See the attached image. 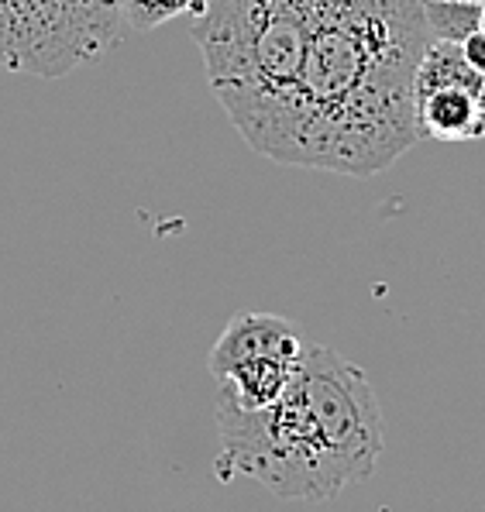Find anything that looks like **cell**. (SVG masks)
Instances as JSON below:
<instances>
[{"label": "cell", "instance_id": "3957f363", "mask_svg": "<svg viewBox=\"0 0 485 512\" xmlns=\"http://www.w3.org/2000/svg\"><path fill=\"white\" fill-rule=\"evenodd\" d=\"M314 0H210L193 21L207 83L258 155L289 165Z\"/></svg>", "mask_w": 485, "mask_h": 512}, {"label": "cell", "instance_id": "7a4b0ae2", "mask_svg": "<svg viewBox=\"0 0 485 512\" xmlns=\"http://www.w3.org/2000/svg\"><path fill=\"white\" fill-rule=\"evenodd\" d=\"M217 475H248L279 499L327 502L362 485L382 454V413L369 375L331 348H303L286 392L262 409L214 403Z\"/></svg>", "mask_w": 485, "mask_h": 512}, {"label": "cell", "instance_id": "30bf717a", "mask_svg": "<svg viewBox=\"0 0 485 512\" xmlns=\"http://www.w3.org/2000/svg\"><path fill=\"white\" fill-rule=\"evenodd\" d=\"M482 31H485V0H482Z\"/></svg>", "mask_w": 485, "mask_h": 512}, {"label": "cell", "instance_id": "6da1fadb", "mask_svg": "<svg viewBox=\"0 0 485 512\" xmlns=\"http://www.w3.org/2000/svg\"><path fill=\"white\" fill-rule=\"evenodd\" d=\"M430 42L424 0H314L289 165L365 179L410 152Z\"/></svg>", "mask_w": 485, "mask_h": 512}, {"label": "cell", "instance_id": "277c9868", "mask_svg": "<svg viewBox=\"0 0 485 512\" xmlns=\"http://www.w3.org/2000/svg\"><path fill=\"white\" fill-rule=\"evenodd\" d=\"M121 0H0V69L59 80L111 52Z\"/></svg>", "mask_w": 485, "mask_h": 512}, {"label": "cell", "instance_id": "ba28073f", "mask_svg": "<svg viewBox=\"0 0 485 512\" xmlns=\"http://www.w3.org/2000/svg\"><path fill=\"white\" fill-rule=\"evenodd\" d=\"M124 25L135 31H155L172 18H197V0H121Z\"/></svg>", "mask_w": 485, "mask_h": 512}, {"label": "cell", "instance_id": "8fae6325", "mask_svg": "<svg viewBox=\"0 0 485 512\" xmlns=\"http://www.w3.org/2000/svg\"><path fill=\"white\" fill-rule=\"evenodd\" d=\"M479 4H482V0H479Z\"/></svg>", "mask_w": 485, "mask_h": 512}, {"label": "cell", "instance_id": "5b68a950", "mask_svg": "<svg viewBox=\"0 0 485 512\" xmlns=\"http://www.w3.org/2000/svg\"><path fill=\"white\" fill-rule=\"evenodd\" d=\"M300 351L303 344L289 320L276 313H238L207 358L217 399L238 409L276 403L293 378Z\"/></svg>", "mask_w": 485, "mask_h": 512}, {"label": "cell", "instance_id": "8992f818", "mask_svg": "<svg viewBox=\"0 0 485 512\" xmlns=\"http://www.w3.org/2000/svg\"><path fill=\"white\" fill-rule=\"evenodd\" d=\"M413 121L420 141L485 138V76L455 42H430L413 76Z\"/></svg>", "mask_w": 485, "mask_h": 512}, {"label": "cell", "instance_id": "9c48e42d", "mask_svg": "<svg viewBox=\"0 0 485 512\" xmlns=\"http://www.w3.org/2000/svg\"><path fill=\"white\" fill-rule=\"evenodd\" d=\"M461 55H465V62L475 69V73H482L485 76V31H472V35L465 38V42L458 45Z\"/></svg>", "mask_w": 485, "mask_h": 512}, {"label": "cell", "instance_id": "52a82bcc", "mask_svg": "<svg viewBox=\"0 0 485 512\" xmlns=\"http://www.w3.org/2000/svg\"><path fill=\"white\" fill-rule=\"evenodd\" d=\"M424 18L434 42L461 45L472 31L482 28V4L479 0H424Z\"/></svg>", "mask_w": 485, "mask_h": 512}]
</instances>
